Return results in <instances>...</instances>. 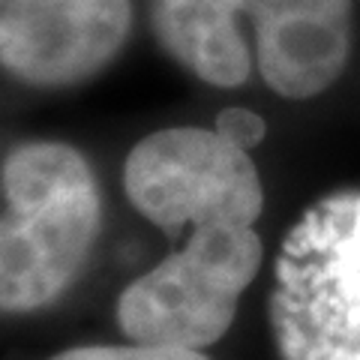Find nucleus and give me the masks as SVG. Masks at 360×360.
Masks as SVG:
<instances>
[{"label":"nucleus","mask_w":360,"mask_h":360,"mask_svg":"<svg viewBox=\"0 0 360 360\" xmlns=\"http://www.w3.org/2000/svg\"><path fill=\"white\" fill-rule=\"evenodd\" d=\"M270 330L283 360H360V193L319 201L288 231Z\"/></svg>","instance_id":"2"},{"label":"nucleus","mask_w":360,"mask_h":360,"mask_svg":"<svg viewBox=\"0 0 360 360\" xmlns=\"http://www.w3.org/2000/svg\"><path fill=\"white\" fill-rule=\"evenodd\" d=\"M132 0H0V70L42 90L90 82L123 51Z\"/></svg>","instance_id":"5"},{"label":"nucleus","mask_w":360,"mask_h":360,"mask_svg":"<svg viewBox=\"0 0 360 360\" xmlns=\"http://www.w3.org/2000/svg\"><path fill=\"white\" fill-rule=\"evenodd\" d=\"M49 360H210L198 348H177V345H75L54 354Z\"/></svg>","instance_id":"8"},{"label":"nucleus","mask_w":360,"mask_h":360,"mask_svg":"<svg viewBox=\"0 0 360 360\" xmlns=\"http://www.w3.org/2000/svg\"><path fill=\"white\" fill-rule=\"evenodd\" d=\"M262 258L264 243L255 225H193L177 252L120 291L115 315L123 336L198 352L219 342Z\"/></svg>","instance_id":"3"},{"label":"nucleus","mask_w":360,"mask_h":360,"mask_svg":"<svg viewBox=\"0 0 360 360\" xmlns=\"http://www.w3.org/2000/svg\"><path fill=\"white\" fill-rule=\"evenodd\" d=\"M250 0H150V25L162 51L210 87H240L252 51L238 18Z\"/></svg>","instance_id":"7"},{"label":"nucleus","mask_w":360,"mask_h":360,"mask_svg":"<svg viewBox=\"0 0 360 360\" xmlns=\"http://www.w3.org/2000/svg\"><path fill=\"white\" fill-rule=\"evenodd\" d=\"M0 312L63 297L103 231V193L87 156L63 141H25L0 165Z\"/></svg>","instance_id":"1"},{"label":"nucleus","mask_w":360,"mask_h":360,"mask_svg":"<svg viewBox=\"0 0 360 360\" xmlns=\"http://www.w3.org/2000/svg\"><path fill=\"white\" fill-rule=\"evenodd\" d=\"M255 66L283 99H312L340 82L354 45V0H250Z\"/></svg>","instance_id":"6"},{"label":"nucleus","mask_w":360,"mask_h":360,"mask_svg":"<svg viewBox=\"0 0 360 360\" xmlns=\"http://www.w3.org/2000/svg\"><path fill=\"white\" fill-rule=\"evenodd\" d=\"M129 205L165 231L180 225H255L264 210L250 150L213 127L150 132L123 162Z\"/></svg>","instance_id":"4"},{"label":"nucleus","mask_w":360,"mask_h":360,"mask_svg":"<svg viewBox=\"0 0 360 360\" xmlns=\"http://www.w3.org/2000/svg\"><path fill=\"white\" fill-rule=\"evenodd\" d=\"M217 129L225 135L229 141H234L238 148L243 150H252L255 144L264 141V132H267V123L255 115V111L243 108V105H231L219 111L217 117Z\"/></svg>","instance_id":"9"}]
</instances>
